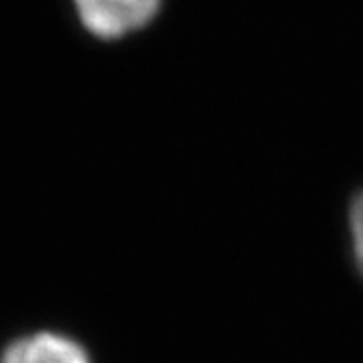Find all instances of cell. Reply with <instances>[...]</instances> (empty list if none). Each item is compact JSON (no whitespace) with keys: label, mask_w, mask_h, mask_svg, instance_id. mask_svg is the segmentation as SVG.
<instances>
[{"label":"cell","mask_w":363,"mask_h":363,"mask_svg":"<svg viewBox=\"0 0 363 363\" xmlns=\"http://www.w3.org/2000/svg\"><path fill=\"white\" fill-rule=\"evenodd\" d=\"M0 363H92L86 348L60 333H33L11 342Z\"/></svg>","instance_id":"obj_2"},{"label":"cell","mask_w":363,"mask_h":363,"mask_svg":"<svg viewBox=\"0 0 363 363\" xmlns=\"http://www.w3.org/2000/svg\"><path fill=\"white\" fill-rule=\"evenodd\" d=\"M160 0H74L84 27L99 38H123L143 29Z\"/></svg>","instance_id":"obj_1"},{"label":"cell","mask_w":363,"mask_h":363,"mask_svg":"<svg viewBox=\"0 0 363 363\" xmlns=\"http://www.w3.org/2000/svg\"><path fill=\"white\" fill-rule=\"evenodd\" d=\"M357 267H359V272H361V276H363V263H361V265H357Z\"/></svg>","instance_id":"obj_3"}]
</instances>
